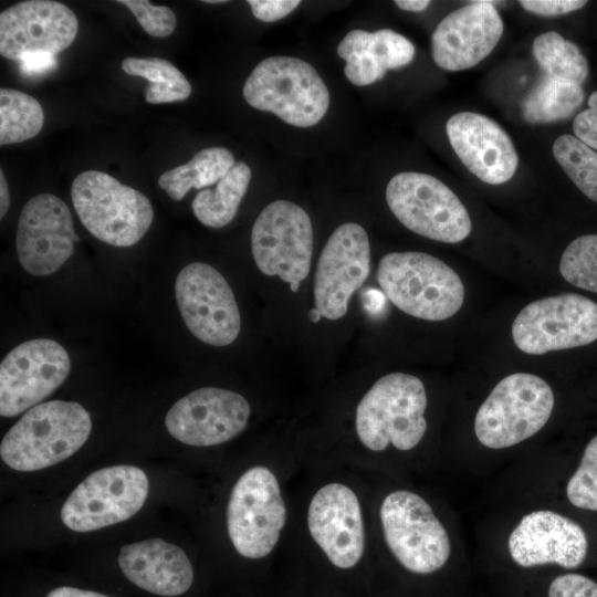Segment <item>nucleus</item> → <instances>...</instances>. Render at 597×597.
<instances>
[{"label":"nucleus","mask_w":597,"mask_h":597,"mask_svg":"<svg viewBox=\"0 0 597 597\" xmlns=\"http://www.w3.org/2000/svg\"><path fill=\"white\" fill-rule=\"evenodd\" d=\"M329 465L294 512L305 548L285 572L374 596L373 488L356 469Z\"/></svg>","instance_id":"obj_1"},{"label":"nucleus","mask_w":597,"mask_h":597,"mask_svg":"<svg viewBox=\"0 0 597 597\" xmlns=\"http://www.w3.org/2000/svg\"><path fill=\"white\" fill-rule=\"evenodd\" d=\"M375 597H449L454 586L450 531L432 502L408 485L373 490Z\"/></svg>","instance_id":"obj_2"},{"label":"nucleus","mask_w":597,"mask_h":597,"mask_svg":"<svg viewBox=\"0 0 597 597\" xmlns=\"http://www.w3.org/2000/svg\"><path fill=\"white\" fill-rule=\"evenodd\" d=\"M295 457H270L247 468L234 481L226 505L228 538L242 559L255 566L269 597L279 575L275 562L293 525L287 481Z\"/></svg>","instance_id":"obj_3"},{"label":"nucleus","mask_w":597,"mask_h":597,"mask_svg":"<svg viewBox=\"0 0 597 597\" xmlns=\"http://www.w3.org/2000/svg\"><path fill=\"white\" fill-rule=\"evenodd\" d=\"M427 407L418 377L396 371L377 379L355 407L354 436L363 457L353 469L415 452L428 431Z\"/></svg>","instance_id":"obj_4"},{"label":"nucleus","mask_w":597,"mask_h":597,"mask_svg":"<svg viewBox=\"0 0 597 597\" xmlns=\"http://www.w3.org/2000/svg\"><path fill=\"white\" fill-rule=\"evenodd\" d=\"M92 430L88 411L78 402L50 400L28 411L4 434L2 461L17 471H38L73 455Z\"/></svg>","instance_id":"obj_5"},{"label":"nucleus","mask_w":597,"mask_h":597,"mask_svg":"<svg viewBox=\"0 0 597 597\" xmlns=\"http://www.w3.org/2000/svg\"><path fill=\"white\" fill-rule=\"evenodd\" d=\"M377 281L401 312L426 321H444L461 308L464 285L443 261L425 252H391L377 269Z\"/></svg>","instance_id":"obj_6"},{"label":"nucleus","mask_w":597,"mask_h":597,"mask_svg":"<svg viewBox=\"0 0 597 597\" xmlns=\"http://www.w3.org/2000/svg\"><path fill=\"white\" fill-rule=\"evenodd\" d=\"M555 405L552 387L540 376L515 373L501 379L476 410L473 429L489 450L513 448L548 422Z\"/></svg>","instance_id":"obj_7"},{"label":"nucleus","mask_w":597,"mask_h":597,"mask_svg":"<svg viewBox=\"0 0 597 597\" xmlns=\"http://www.w3.org/2000/svg\"><path fill=\"white\" fill-rule=\"evenodd\" d=\"M73 207L86 230L114 247H132L148 231L154 210L139 190L111 175L86 170L72 182Z\"/></svg>","instance_id":"obj_8"},{"label":"nucleus","mask_w":597,"mask_h":597,"mask_svg":"<svg viewBox=\"0 0 597 597\" xmlns=\"http://www.w3.org/2000/svg\"><path fill=\"white\" fill-rule=\"evenodd\" d=\"M243 96L252 107L297 127L317 124L329 105V92L315 69L292 56L261 61L247 78Z\"/></svg>","instance_id":"obj_9"},{"label":"nucleus","mask_w":597,"mask_h":597,"mask_svg":"<svg viewBox=\"0 0 597 597\" xmlns=\"http://www.w3.org/2000/svg\"><path fill=\"white\" fill-rule=\"evenodd\" d=\"M588 548L587 534L579 523L540 507L522 514L513 524L504 552L510 566L528 577L548 568L574 570L586 561Z\"/></svg>","instance_id":"obj_10"},{"label":"nucleus","mask_w":597,"mask_h":597,"mask_svg":"<svg viewBox=\"0 0 597 597\" xmlns=\"http://www.w3.org/2000/svg\"><path fill=\"white\" fill-rule=\"evenodd\" d=\"M386 200L399 222L419 235L458 243L471 232L464 205L431 175L415 171L395 175L387 185Z\"/></svg>","instance_id":"obj_11"},{"label":"nucleus","mask_w":597,"mask_h":597,"mask_svg":"<svg viewBox=\"0 0 597 597\" xmlns=\"http://www.w3.org/2000/svg\"><path fill=\"white\" fill-rule=\"evenodd\" d=\"M251 250L263 274L279 276L296 292L312 263L313 227L308 214L287 200L271 202L252 226Z\"/></svg>","instance_id":"obj_12"},{"label":"nucleus","mask_w":597,"mask_h":597,"mask_svg":"<svg viewBox=\"0 0 597 597\" xmlns=\"http://www.w3.org/2000/svg\"><path fill=\"white\" fill-rule=\"evenodd\" d=\"M149 490L146 473L134 465H113L86 476L61 509L63 524L75 532L96 531L134 516Z\"/></svg>","instance_id":"obj_13"},{"label":"nucleus","mask_w":597,"mask_h":597,"mask_svg":"<svg viewBox=\"0 0 597 597\" xmlns=\"http://www.w3.org/2000/svg\"><path fill=\"white\" fill-rule=\"evenodd\" d=\"M512 337L530 355L588 345L597 339V303L574 293L534 301L515 317Z\"/></svg>","instance_id":"obj_14"},{"label":"nucleus","mask_w":597,"mask_h":597,"mask_svg":"<svg viewBox=\"0 0 597 597\" xmlns=\"http://www.w3.org/2000/svg\"><path fill=\"white\" fill-rule=\"evenodd\" d=\"M175 296L189 332L217 347L233 343L241 329V315L231 286L213 266L192 262L180 270Z\"/></svg>","instance_id":"obj_15"},{"label":"nucleus","mask_w":597,"mask_h":597,"mask_svg":"<svg viewBox=\"0 0 597 597\" xmlns=\"http://www.w3.org/2000/svg\"><path fill=\"white\" fill-rule=\"evenodd\" d=\"M70 369V356L56 341L19 344L0 364V415L14 417L39 405L65 381Z\"/></svg>","instance_id":"obj_16"},{"label":"nucleus","mask_w":597,"mask_h":597,"mask_svg":"<svg viewBox=\"0 0 597 597\" xmlns=\"http://www.w3.org/2000/svg\"><path fill=\"white\" fill-rule=\"evenodd\" d=\"M370 272V245L365 229L354 222L341 224L329 235L314 274V305L329 321L344 317L348 301Z\"/></svg>","instance_id":"obj_17"},{"label":"nucleus","mask_w":597,"mask_h":597,"mask_svg":"<svg viewBox=\"0 0 597 597\" xmlns=\"http://www.w3.org/2000/svg\"><path fill=\"white\" fill-rule=\"evenodd\" d=\"M252 408L241 394L219 387L198 388L168 410L165 426L176 440L199 448L231 441L242 433Z\"/></svg>","instance_id":"obj_18"},{"label":"nucleus","mask_w":597,"mask_h":597,"mask_svg":"<svg viewBox=\"0 0 597 597\" xmlns=\"http://www.w3.org/2000/svg\"><path fill=\"white\" fill-rule=\"evenodd\" d=\"M80 238L66 203L52 193H40L23 206L15 234L22 268L35 276L59 271L74 254Z\"/></svg>","instance_id":"obj_19"},{"label":"nucleus","mask_w":597,"mask_h":597,"mask_svg":"<svg viewBox=\"0 0 597 597\" xmlns=\"http://www.w3.org/2000/svg\"><path fill=\"white\" fill-rule=\"evenodd\" d=\"M75 13L52 0L18 2L0 13V54L20 61L29 53L56 55L77 34Z\"/></svg>","instance_id":"obj_20"},{"label":"nucleus","mask_w":597,"mask_h":597,"mask_svg":"<svg viewBox=\"0 0 597 597\" xmlns=\"http://www.w3.org/2000/svg\"><path fill=\"white\" fill-rule=\"evenodd\" d=\"M503 30L493 2H471L439 22L431 36L432 59L447 71L471 69L492 52Z\"/></svg>","instance_id":"obj_21"},{"label":"nucleus","mask_w":597,"mask_h":597,"mask_svg":"<svg viewBox=\"0 0 597 597\" xmlns=\"http://www.w3.org/2000/svg\"><path fill=\"white\" fill-rule=\"evenodd\" d=\"M446 130L459 159L483 182L500 185L514 176L519 165L515 147L491 118L460 112L448 119Z\"/></svg>","instance_id":"obj_22"},{"label":"nucleus","mask_w":597,"mask_h":597,"mask_svg":"<svg viewBox=\"0 0 597 597\" xmlns=\"http://www.w3.org/2000/svg\"><path fill=\"white\" fill-rule=\"evenodd\" d=\"M117 564L128 583L157 597H184L197 584V573L186 552L161 538L124 545Z\"/></svg>","instance_id":"obj_23"},{"label":"nucleus","mask_w":597,"mask_h":597,"mask_svg":"<svg viewBox=\"0 0 597 597\" xmlns=\"http://www.w3.org/2000/svg\"><path fill=\"white\" fill-rule=\"evenodd\" d=\"M235 165L233 154L224 147H208L190 161L160 175L158 185L174 200L180 201L191 189L218 184Z\"/></svg>","instance_id":"obj_24"},{"label":"nucleus","mask_w":597,"mask_h":597,"mask_svg":"<svg viewBox=\"0 0 597 597\" xmlns=\"http://www.w3.org/2000/svg\"><path fill=\"white\" fill-rule=\"evenodd\" d=\"M251 169L237 163L213 189L200 190L191 202L195 217L209 228H222L235 217L251 180Z\"/></svg>","instance_id":"obj_25"},{"label":"nucleus","mask_w":597,"mask_h":597,"mask_svg":"<svg viewBox=\"0 0 597 597\" xmlns=\"http://www.w3.org/2000/svg\"><path fill=\"white\" fill-rule=\"evenodd\" d=\"M584 96L579 84L544 74L523 101V117L531 124L566 119L580 107Z\"/></svg>","instance_id":"obj_26"},{"label":"nucleus","mask_w":597,"mask_h":597,"mask_svg":"<svg viewBox=\"0 0 597 597\" xmlns=\"http://www.w3.org/2000/svg\"><path fill=\"white\" fill-rule=\"evenodd\" d=\"M121 67L128 75L139 76L149 82L145 100L150 104L184 101L191 94L189 81L165 59L126 57Z\"/></svg>","instance_id":"obj_27"},{"label":"nucleus","mask_w":597,"mask_h":597,"mask_svg":"<svg viewBox=\"0 0 597 597\" xmlns=\"http://www.w3.org/2000/svg\"><path fill=\"white\" fill-rule=\"evenodd\" d=\"M44 124V112L31 95L0 90V145L21 143L35 137Z\"/></svg>","instance_id":"obj_28"},{"label":"nucleus","mask_w":597,"mask_h":597,"mask_svg":"<svg viewBox=\"0 0 597 597\" xmlns=\"http://www.w3.org/2000/svg\"><path fill=\"white\" fill-rule=\"evenodd\" d=\"M532 52L548 76L580 85L588 75V63L580 49L557 32L549 31L536 36Z\"/></svg>","instance_id":"obj_29"},{"label":"nucleus","mask_w":597,"mask_h":597,"mask_svg":"<svg viewBox=\"0 0 597 597\" xmlns=\"http://www.w3.org/2000/svg\"><path fill=\"white\" fill-rule=\"evenodd\" d=\"M337 53L346 61L344 73L354 85L373 84L387 72L377 52L374 32L349 31L339 42Z\"/></svg>","instance_id":"obj_30"},{"label":"nucleus","mask_w":597,"mask_h":597,"mask_svg":"<svg viewBox=\"0 0 597 597\" xmlns=\"http://www.w3.org/2000/svg\"><path fill=\"white\" fill-rule=\"evenodd\" d=\"M553 155L569 179L590 200L597 202V153L574 135H561Z\"/></svg>","instance_id":"obj_31"},{"label":"nucleus","mask_w":597,"mask_h":597,"mask_svg":"<svg viewBox=\"0 0 597 597\" xmlns=\"http://www.w3.org/2000/svg\"><path fill=\"white\" fill-rule=\"evenodd\" d=\"M559 272L572 285L597 293V234L572 241L562 254Z\"/></svg>","instance_id":"obj_32"},{"label":"nucleus","mask_w":597,"mask_h":597,"mask_svg":"<svg viewBox=\"0 0 597 597\" xmlns=\"http://www.w3.org/2000/svg\"><path fill=\"white\" fill-rule=\"evenodd\" d=\"M514 597H597V582L573 570L526 577Z\"/></svg>","instance_id":"obj_33"},{"label":"nucleus","mask_w":597,"mask_h":597,"mask_svg":"<svg viewBox=\"0 0 597 597\" xmlns=\"http://www.w3.org/2000/svg\"><path fill=\"white\" fill-rule=\"evenodd\" d=\"M565 494L573 506L597 512V434L586 444L576 470L566 483Z\"/></svg>","instance_id":"obj_34"},{"label":"nucleus","mask_w":597,"mask_h":597,"mask_svg":"<svg viewBox=\"0 0 597 597\" xmlns=\"http://www.w3.org/2000/svg\"><path fill=\"white\" fill-rule=\"evenodd\" d=\"M269 597H375L369 594L322 584L306 577L283 573Z\"/></svg>","instance_id":"obj_35"},{"label":"nucleus","mask_w":597,"mask_h":597,"mask_svg":"<svg viewBox=\"0 0 597 597\" xmlns=\"http://www.w3.org/2000/svg\"><path fill=\"white\" fill-rule=\"evenodd\" d=\"M137 19L144 31L156 38L170 35L177 25L172 10L166 6H155L148 0H119Z\"/></svg>","instance_id":"obj_36"},{"label":"nucleus","mask_w":597,"mask_h":597,"mask_svg":"<svg viewBox=\"0 0 597 597\" xmlns=\"http://www.w3.org/2000/svg\"><path fill=\"white\" fill-rule=\"evenodd\" d=\"M374 35L378 55L387 71L406 66L413 60L415 46L404 35L390 29L377 30Z\"/></svg>","instance_id":"obj_37"},{"label":"nucleus","mask_w":597,"mask_h":597,"mask_svg":"<svg viewBox=\"0 0 597 597\" xmlns=\"http://www.w3.org/2000/svg\"><path fill=\"white\" fill-rule=\"evenodd\" d=\"M574 136L597 149V91L588 98V108L578 113L573 122Z\"/></svg>","instance_id":"obj_38"},{"label":"nucleus","mask_w":597,"mask_h":597,"mask_svg":"<svg viewBox=\"0 0 597 597\" xmlns=\"http://www.w3.org/2000/svg\"><path fill=\"white\" fill-rule=\"evenodd\" d=\"M253 15L264 22H274L291 13L298 0H249Z\"/></svg>","instance_id":"obj_39"},{"label":"nucleus","mask_w":597,"mask_h":597,"mask_svg":"<svg viewBox=\"0 0 597 597\" xmlns=\"http://www.w3.org/2000/svg\"><path fill=\"white\" fill-rule=\"evenodd\" d=\"M587 1L582 0H522L520 4L534 14L553 17L573 12L583 8Z\"/></svg>","instance_id":"obj_40"},{"label":"nucleus","mask_w":597,"mask_h":597,"mask_svg":"<svg viewBox=\"0 0 597 597\" xmlns=\"http://www.w3.org/2000/svg\"><path fill=\"white\" fill-rule=\"evenodd\" d=\"M20 62L21 72L28 76L44 74L56 65L55 56L48 53H29Z\"/></svg>","instance_id":"obj_41"},{"label":"nucleus","mask_w":597,"mask_h":597,"mask_svg":"<svg viewBox=\"0 0 597 597\" xmlns=\"http://www.w3.org/2000/svg\"><path fill=\"white\" fill-rule=\"evenodd\" d=\"M43 597H113L106 593L73 585H57L46 590Z\"/></svg>","instance_id":"obj_42"},{"label":"nucleus","mask_w":597,"mask_h":597,"mask_svg":"<svg viewBox=\"0 0 597 597\" xmlns=\"http://www.w3.org/2000/svg\"><path fill=\"white\" fill-rule=\"evenodd\" d=\"M10 207V193L4 174L0 170V218L2 219Z\"/></svg>","instance_id":"obj_43"},{"label":"nucleus","mask_w":597,"mask_h":597,"mask_svg":"<svg viewBox=\"0 0 597 597\" xmlns=\"http://www.w3.org/2000/svg\"><path fill=\"white\" fill-rule=\"evenodd\" d=\"M395 4L406 11L420 12L423 11L429 4L428 0H396Z\"/></svg>","instance_id":"obj_44"},{"label":"nucleus","mask_w":597,"mask_h":597,"mask_svg":"<svg viewBox=\"0 0 597 597\" xmlns=\"http://www.w3.org/2000/svg\"><path fill=\"white\" fill-rule=\"evenodd\" d=\"M206 3H223L226 2L224 0H207L205 1Z\"/></svg>","instance_id":"obj_45"}]
</instances>
